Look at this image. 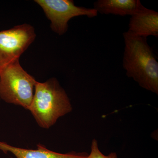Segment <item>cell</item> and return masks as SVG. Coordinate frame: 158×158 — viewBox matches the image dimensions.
Listing matches in <instances>:
<instances>
[{
	"label": "cell",
	"instance_id": "obj_1",
	"mask_svg": "<svg viewBox=\"0 0 158 158\" xmlns=\"http://www.w3.org/2000/svg\"><path fill=\"white\" fill-rule=\"evenodd\" d=\"M124 42L123 66L127 77L145 90L158 94V62L147 38L127 31L123 34Z\"/></svg>",
	"mask_w": 158,
	"mask_h": 158
},
{
	"label": "cell",
	"instance_id": "obj_2",
	"mask_svg": "<svg viewBox=\"0 0 158 158\" xmlns=\"http://www.w3.org/2000/svg\"><path fill=\"white\" fill-rule=\"evenodd\" d=\"M72 106L65 90L55 78L37 81L28 110L40 127L50 128L60 117L72 112Z\"/></svg>",
	"mask_w": 158,
	"mask_h": 158
},
{
	"label": "cell",
	"instance_id": "obj_3",
	"mask_svg": "<svg viewBox=\"0 0 158 158\" xmlns=\"http://www.w3.org/2000/svg\"><path fill=\"white\" fill-rule=\"evenodd\" d=\"M37 82L15 60L0 69V99L28 110Z\"/></svg>",
	"mask_w": 158,
	"mask_h": 158
},
{
	"label": "cell",
	"instance_id": "obj_4",
	"mask_svg": "<svg viewBox=\"0 0 158 158\" xmlns=\"http://www.w3.org/2000/svg\"><path fill=\"white\" fill-rule=\"evenodd\" d=\"M51 22L52 31L61 36L66 33L68 23L73 18L86 16L89 18L96 17L97 11L94 8L79 7L72 0H35Z\"/></svg>",
	"mask_w": 158,
	"mask_h": 158
},
{
	"label": "cell",
	"instance_id": "obj_5",
	"mask_svg": "<svg viewBox=\"0 0 158 158\" xmlns=\"http://www.w3.org/2000/svg\"><path fill=\"white\" fill-rule=\"evenodd\" d=\"M36 37L34 27L29 24L0 31V69L19 59Z\"/></svg>",
	"mask_w": 158,
	"mask_h": 158
},
{
	"label": "cell",
	"instance_id": "obj_6",
	"mask_svg": "<svg viewBox=\"0 0 158 158\" xmlns=\"http://www.w3.org/2000/svg\"><path fill=\"white\" fill-rule=\"evenodd\" d=\"M135 36L158 37V12L145 7L131 16L127 31Z\"/></svg>",
	"mask_w": 158,
	"mask_h": 158
},
{
	"label": "cell",
	"instance_id": "obj_7",
	"mask_svg": "<svg viewBox=\"0 0 158 158\" xmlns=\"http://www.w3.org/2000/svg\"><path fill=\"white\" fill-rule=\"evenodd\" d=\"M0 150L6 154L11 153L16 158H86L88 155L86 152L60 153L48 149L41 144H37V149H26L2 141H0Z\"/></svg>",
	"mask_w": 158,
	"mask_h": 158
},
{
	"label": "cell",
	"instance_id": "obj_8",
	"mask_svg": "<svg viewBox=\"0 0 158 158\" xmlns=\"http://www.w3.org/2000/svg\"><path fill=\"white\" fill-rule=\"evenodd\" d=\"M94 9L101 14L132 16L144 7L139 0H97Z\"/></svg>",
	"mask_w": 158,
	"mask_h": 158
},
{
	"label": "cell",
	"instance_id": "obj_9",
	"mask_svg": "<svg viewBox=\"0 0 158 158\" xmlns=\"http://www.w3.org/2000/svg\"><path fill=\"white\" fill-rule=\"evenodd\" d=\"M86 158H118L116 152H112L106 156L99 149L98 143L96 139L92 140L91 145V151Z\"/></svg>",
	"mask_w": 158,
	"mask_h": 158
}]
</instances>
